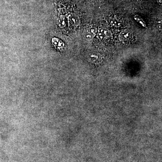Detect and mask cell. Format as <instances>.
<instances>
[{
    "label": "cell",
    "mask_w": 162,
    "mask_h": 162,
    "mask_svg": "<svg viewBox=\"0 0 162 162\" xmlns=\"http://www.w3.org/2000/svg\"><path fill=\"white\" fill-rule=\"evenodd\" d=\"M97 32V29L96 27H91L90 28H87L84 31V37L86 40H92L94 37L96 36Z\"/></svg>",
    "instance_id": "obj_1"
},
{
    "label": "cell",
    "mask_w": 162,
    "mask_h": 162,
    "mask_svg": "<svg viewBox=\"0 0 162 162\" xmlns=\"http://www.w3.org/2000/svg\"><path fill=\"white\" fill-rule=\"evenodd\" d=\"M88 59L91 63L98 64L101 63L102 58L101 55L96 52H92L88 55Z\"/></svg>",
    "instance_id": "obj_2"
},
{
    "label": "cell",
    "mask_w": 162,
    "mask_h": 162,
    "mask_svg": "<svg viewBox=\"0 0 162 162\" xmlns=\"http://www.w3.org/2000/svg\"><path fill=\"white\" fill-rule=\"evenodd\" d=\"M111 36V32L108 29L101 28L99 29L97 37L99 39L105 40L110 38Z\"/></svg>",
    "instance_id": "obj_3"
},
{
    "label": "cell",
    "mask_w": 162,
    "mask_h": 162,
    "mask_svg": "<svg viewBox=\"0 0 162 162\" xmlns=\"http://www.w3.org/2000/svg\"><path fill=\"white\" fill-rule=\"evenodd\" d=\"M69 22L74 26H78L80 24L79 17L75 14H70L68 16Z\"/></svg>",
    "instance_id": "obj_4"
},
{
    "label": "cell",
    "mask_w": 162,
    "mask_h": 162,
    "mask_svg": "<svg viewBox=\"0 0 162 162\" xmlns=\"http://www.w3.org/2000/svg\"><path fill=\"white\" fill-rule=\"evenodd\" d=\"M131 37V33L128 30L123 31L120 34L119 38L121 41L128 40Z\"/></svg>",
    "instance_id": "obj_5"
},
{
    "label": "cell",
    "mask_w": 162,
    "mask_h": 162,
    "mask_svg": "<svg viewBox=\"0 0 162 162\" xmlns=\"http://www.w3.org/2000/svg\"><path fill=\"white\" fill-rule=\"evenodd\" d=\"M57 23L59 26L61 28L66 27V17L64 15H61L57 19Z\"/></svg>",
    "instance_id": "obj_6"
},
{
    "label": "cell",
    "mask_w": 162,
    "mask_h": 162,
    "mask_svg": "<svg viewBox=\"0 0 162 162\" xmlns=\"http://www.w3.org/2000/svg\"><path fill=\"white\" fill-rule=\"evenodd\" d=\"M53 44L56 47H57L59 49L62 48L64 47V44L59 39H56V38H53L52 40Z\"/></svg>",
    "instance_id": "obj_7"
},
{
    "label": "cell",
    "mask_w": 162,
    "mask_h": 162,
    "mask_svg": "<svg viewBox=\"0 0 162 162\" xmlns=\"http://www.w3.org/2000/svg\"><path fill=\"white\" fill-rule=\"evenodd\" d=\"M110 23L113 25L115 27H118L121 25L120 22H119L117 19H111Z\"/></svg>",
    "instance_id": "obj_8"
},
{
    "label": "cell",
    "mask_w": 162,
    "mask_h": 162,
    "mask_svg": "<svg viewBox=\"0 0 162 162\" xmlns=\"http://www.w3.org/2000/svg\"><path fill=\"white\" fill-rule=\"evenodd\" d=\"M157 27L159 30H162V22L161 21H159L157 23Z\"/></svg>",
    "instance_id": "obj_9"
},
{
    "label": "cell",
    "mask_w": 162,
    "mask_h": 162,
    "mask_svg": "<svg viewBox=\"0 0 162 162\" xmlns=\"http://www.w3.org/2000/svg\"><path fill=\"white\" fill-rule=\"evenodd\" d=\"M156 1H157V2H158V3L159 4L161 5L162 0H156Z\"/></svg>",
    "instance_id": "obj_10"
},
{
    "label": "cell",
    "mask_w": 162,
    "mask_h": 162,
    "mask_svg": "<svg viewBox=\"0 0 162 162\" xmlns=\"http://www.w3.org/2000/svg\"><path fill=\"white\" fill-rule=\"evenodd\" d=\"M67 1H70V0H67Z\"/></svg>",
    "instance_id": "obj_11"
}]
</instances>
